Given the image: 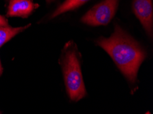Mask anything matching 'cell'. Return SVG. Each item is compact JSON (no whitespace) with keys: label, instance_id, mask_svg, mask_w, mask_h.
Wrapping results in <instances>:
<instances>
[{"label":"cell","instance_id":"1","mask_svg":"<svg viewBox=\"0 0 153 114\" xmlns=\"http://www.w3.org/2000/svg\"><path fill=\"white\" fill-rule=\"evenodd\" d=\"M96 43L108 53L127 79L135 82L140 65L146 57L140 45L117 24L109 38L101 37Z\"/></svg>","mask_w":153,"mask_h":114},{"label":"cell","instance_id":"2","mask_svg":"<svg viewBox=\"0 0 153 114\" xmlns=\"http://www.w3.org/2000/svg\"><path fill=\"white\" fill-rule=\"evenodd\" d=\"M65 84L69 97L77 102L87 95L76 45L69 42L65 46L61 57Z\"/></svg>","mask_w":153,"mask_h":114},{"label":"cell","instance_id":"3","mask_svg":"<svg viewBox=\"0 0 153 114\" xmlns=\"http://www.w3.org/2000/svg\"><path fill=\"white\" fill-rule=\"evenodd\" d=\"M119 0H104L87 12L81 21L91 26L106 25L117 11Z\"/></svg>","mask_w":153,"mask_h":114},{"label":"cell","instance_id":"4","mask_svg":"<svg viewBox=\"0 0 153 114\" xmlns=\"http://www.w3.org/2000/svg\"><path fill=\"white\" fill-rule=\"evenodd\" d=\"M133 10L143 28L150 36H152V0H133Z\"/></svg>","mask_w":153,"mask_h":114},{"label":"cell","instance_id":"5","mask_svg":"<svg viewBox=\"0 0 153 114\" xmlns=\"http://www.w3.org/2000/svg\"><path fill=\"white\" fill-rule=\"evenodd\" d=\"M39 5L32 0H10L7 17L27 18Z\"/></svg>","mask_w":153,"mask_h":114},{"label":"cell","instance_id":"6","mask_svg":"<svg viewBox=\"0 0 153 114\" xmlns=\"http://www.w3.org/2000/svg\"><path fill=\"white\" fill-rule=\"evenodd\" d=\"M31 24H28L24 27H12L8 26H0V47L4 44L8 42L16 35L24 31L25 29L30 26Z\"/></svg>","mask_w":153,"mask_h":114},{"label":"cell","instance_id":"7","mask_svg":"<svg viewBox=\"0 0 153 114\" xmlns=\"http://www.w3.org/2000/svg\"><path fill=\"white\" fill-rule=\"evenodd\" d=\"M88 1H89V0H66L61 5L58 7L56 10L52 14V16L51 18L57 17V16L66 13V12L75 10V9L78 8V7L85 4Z\"/></svg>","mask_w":153,"mask_h":114},{"label":"cell","instance_id":"8","mask_svg":"<svg viewBox=\"0 0 153 114\" xmlns=\"http://www.w3.org/2000/svg\"><path fill=\"white\" fill-rule=\"evenodd\" d=\"M0 26H8V20L1 15H0Z\"/></svg>","mask_w":153,"mask_h":114},{"label":"cell","instance_id":"9","mask_svg":"<svg viewBox=\"0 0 153 114\" xmlns=\"http://www.w3.org/2000/svg\"><path fill=\"white\" fill-rule=\"evenodd\" d=\"M2 73H3V68H2L1 60H0V76H1L2 74Z\"/></svg>","mask_w":153,"mask_h":114},{"label":"cell","instance_id":"10","mask_svg":"<svg viewBox=\"0 0 153 114\" xmlns=\"http://www.w3.org/2000/svg\"><path fill=\"white\" fill-rule=\"evenodd\" d=\"M53 1H54V0H46V1H47V3H48V4L51 3V2Z\"/></svg>","mask_w":153,"mask_h":114},{"label":"cell","instance_id":"11","mask_svg":"<svg viewBox=\"0 0 153 114\" xmlns=\"http://www.w3.org/2000/svg\"><path fill=\"white\" fill-rule=\"evenodd\" d=\"M6 1H10V0H6Z\"/></svg>","mask_w":153,"mask_h":114},{"label":"cell","instance_id":"12","mask_svg":"<svg viewBox=\"0 0 153 114\" xmlns=\"http://www.w3.org/2000/svg\"><path fill=\"white\" fill-rule=\"evenodd\" d=\"M0 114H1V113H0Z\"/></svg>","mask_w":153,"mask_h":114}]
</instances>
